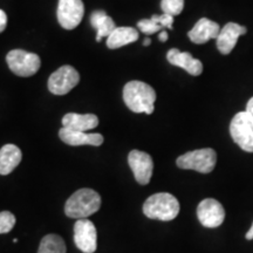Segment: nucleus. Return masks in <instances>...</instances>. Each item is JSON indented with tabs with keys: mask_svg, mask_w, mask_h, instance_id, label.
Instances as JSON below:
<instances>
[{
	"mask_svg": "<svg viewBox=\"0 0 253 253\" xmlns=\"http://www.w3.org/2000/svg\"><path fill=\"white\" fill-rule=\"evenodd\" d=\"M59 137L63 143L78 147V145H94L100 147L103 143V136L101 134H87L86 131H78L73 129L62 128L59 130Z\"/></svg>",
	"mask_w": 253,
	"mask_h": 253,
	"instance_id": "13",
	"label": "nucleus"
},
{
	"mask_svg": "<svg viewBox=\"0 0 253 253\" xmlns=\"http://www.w3.org/2000/svg\"><path fill=\"white\" fill-rule=\"evenodd\" d=\"M74 243L84 253H94L97 248L96 227L87 218L78 219L74 224Z\"/></svg>",
	"mask_w": 253,
	"mask_h": 253,
	"instance_id": "9",
	"label": "nucleus"
},
{
	"mask_svg": "<svg viewBox=\"0 0 253 253\" xmlns=\"http://www.w3.org/2000/svg\"><path fill=\"white\" fill-rule=\"evenodd\" d=\"M84 14L82 0H59L58 21L65 30H74L80 25Z\"/></svg>",
	"mask_w": 253,
	"mask_h": 253,
	"instance_id": "8",
	"label": "nucleus"
},
{
	"mask_svg": "<svg viewBox=\"0 0 253 253\" xmlns=\"http://www.w3.org/2000/svg\"><path fill=\"white\" fill-rule=\"evenodd\" d=\"M99 126V118L94 114H66L62 118L63 128L73 129L78 131H87L96 128Z\"/></svg>",
	"mask_w": 253,
	"mask_h": 253,
	"instance_id": "16",
	"label": "nucleus"
},
{
	"mask_svg": "<svg viewBox=\"0 0 253 253\" xmlns=\"http://www.w3.org/2000/svg\"><path fill=\"white\" fill-rule=\"evenodd\" d=\"M248 32L245 26L236 23L226 24L223 28H220L219 34L217 37V48L223 55H227L232 52L238 41L239 37L244 36Z\"/></svg>",
	"mask_w": 253,
	"mask_h": 253,
	"instance_id": "12",
	"label": "nucleus"
},
{
	"mask_svg": "<svg viewBox=\"0 0 253 253\" xmlns=\"http://www.w3.org/2000/svg\"><path fill=\"white\" fill-rule=\"evenodd\" d=\"M161 8H162L163 13L176 17L182 13L183 8H184V0H162Z\"/></svg>",
	"mask_w": 253,
	"mask_h": 253,
	"instance_id": "22",
	"label": "nucleus"
},
{
	"mask_svg": "<svg viewBox=\"0 0 253 253\" xmlns=\"http://www.w3.org/2000/svg\"><path fill=\"white\" fill-rule=\"evenodd\" d=\"M167 59L171 65L183 68L194 77H198L203 72V63L198 59H195L188 52H181L177 48H171L168 52Z\"/></svg>",
	"mask_w": 253,
	"mask_h": 253,
	"instance_id": "15",
	"label": "nucleus"
},
{
	"mask_svg": "<svg viewBox=\"0 0 253 253\" xmlns=\"http://www.w3.org/2000/svg\"><path fill=\"white\" fill-rule=\"evenodd\" d=\"M101 208V197L93 189H80L67 199L65 213L69 218L84 219L97 212Z\"/></svg>",
	"mask_w": 253,
	"mask_h": 253,
	"instance_id": "2",
	"label": "nucleus"
},
{
	"mask_svg": "<svg viewBox=\"0 0 253 253\" xmlns=\"http://www.w3.org/2000/svg\"><path fill=\"white\" fill-rule=\"evenodd\" d=\"M90 24L96 30V41L100 42L104 37L108 38L112 32L115 30V23L109 15L103 11H95L90 17Z\"/></svg>",
	"mask_w": 253,
	"mask_h": 253,
	"instance_id": "20",
	"label": "nucleus"
},
{
	"mask_svg": "<svg viewBox=\"0 0 253 253\" xmlns=\"http://www.w3.org/2000/svg\"><path fill=\"white\" fill-rule=\"evenodd\" d=\"M123 101L134 113H154L156 102V91L148 84L142 81H130L123 88Z\"/></svg>",
	"mask_w": 253,
	"mask_h": 253,
	"instance_id": "1",
	"label": "nucleus"
},
{
	"mask_svg": "<svg viewBox=\"0 0 253 253\" xmlns=\"http://www.w3.org/2000/svg\"><path fill=\"white\" fill-rule=\"evenodd\" d=\"M230 134L246 153H253V122L246 112H239L230 123Z\"/></svg>",
	"mask_w": 253,
	"mask_h": 253,
	"instance_id": "6",
	"label": "nucleus"
},
{
	"mask_svg": "<svg viewBox=\"0 0 253 253\" xmlns=\"http://www.w3.org/2000/svg\"><path fill=\"white\" fill-rule=\"evenodd\" d=\"M15 216L9 211H2L0 212V235L1 233H8L15 225Z\"/></svg>",
	"mask_w": 253,
	"mask_h": 253,
	"instance_id": "23",
	"label": "nucleus"
},
{
	"mask_svg": "<svg viewBox=\"0 0 253 253\" xmlns=\"http://www.w3.org/2000/svg\"><path fill=\"white\" fill-rule=\"evenodd\" d=\"M128 163L136 182L141 185L149 184L154 171V161L150 155L141 150H131L128 155Z\"/></svg>",
	"mask_w": 253,
	"mask_h": 253,
	"instance_id": "10",
	"label": "nucleus"
},
{
	"mask_svg": "<svg viewBox=\"0 0 253 253\" xmlns=\"http://www.w3.org/2000/svg\"><path fill=\"white\" fill-rule=\"evenodd\" d=\"M80 81V75L72 66H62L48 79V89L54 95H66Z\"/></svg>",
	"mask_w": 253,
	"mask_h": 253,
	"instance_id": "7",
	"label": "nucleus"
},
{
	"mask_svg": "<svg viewBox=\"0 0 253 253\" xmlns=\"http://www.w3.org/2000/svg\"><path fill=\"white\" fill-rule=\"evenodd\" d=\"M38 253H66V244L59 235L50 233L41 239Z\"/></svg>",
	"mask_w": 253,
	"mask_h": 253,
	"instance_id": "21",
	"label": "nucleus"
},
{
	"mask_svg": "<svg viewBox=\"0 0 253 253\" xmlns=\"http://www.w3.org/2000/svg\"><path fill=\"white\" fill-rule=\"evenodd\" d=\"M173 17L170 14L163 13L162 15H153L150 19H142L137 23V27L140 28L142 33L151 36V34L162 32L166 28L172 30Z\"/></svg>",
	"mask_w": 253,
	"mask_h": 253,
	"instance_id": "18",
	"label": "nucleus"
},
{
	"mask_svg": "<svg viewBox=\"0 0 253 253\" xmlns=\"http://www.w3.org/2000/svg\"><path fill=\"white\" fill-rule=\"evenodd\" d=\"M220 32V26L208 18H202L196 23L191 31H189L188 37L196 45H203L211 39H217Z\"/></svg>",
	"mask_w": 253,
	"mask_h": 253,
	"instance_id": "14",
	"label": "nucleus"
},
{
	"mask_svg": "<svg viewBox=\"0 0 253 253\" xmlns=\"http://www.w3.org/2000/svg\"><path fill=\"white\" fill-rule=\"evenodd\" d=\"M6 26H7V15L2 9H0V33L5 31Z\"/></svg>",
	"mask_w": 253,
	"mask_h": 253,
	"instance_id": "24",
	"label": "nucleus"
},
{
	"mask_svg": "<svg viewBox=\"0 0 253 253\" xmlns=\"http://www.w3.org/2000/svg\"><path fill=\"white\" fill-rule=\"evenodd\" d=\"M150 43H151V40H150V38H145L144 41H143V45H144V46H149Z\"/></svg>",
	"mask_w": 253,
	"mask_h": 253,
	"instance_id": "28",
	"label": "nucleus"
},
{
	"mask_svg": "<svg viewBox=\"0 0 253 253\" xmlns=\"http://www.w3.org/2000/svg\"><path fill=\"white\" fill-rule=\"evenodd\" d=\"M245 238L248 240H252L253 239V223H252V226L250 227V230L248 231V233H246Z\"/></svg>",
	"mask_w": 253,
	"mask_h": 253,
	"instance_id": "27",
	"label": "nucleus"
},
{
	"mask_svg": "<svg viewBox=\"0 0 253 253\" xmlns=\"http://www.w3.org/2000/svg\"><path fill=\"white\" fill-rule=\"evenodd\" d=\"M23 154L17 145L6 144L0 149V175L11 173L21 162Z\"/></svg>",
	"mask_w": 253,
	"mask_h": 253,
	"instance_id": "17",
	"label": "nucleus"
},
{
	"mask_svg": "<svg viewBox=\"0 0 253 253\" xmlns=\"http://www.w3.org/2000/svg\"><path fill=\"white\" fill-rule=\"evenodd\" d=\"M217 163V154L211 148H204L189 151L177 158V167L184 170H195L201 173H209L214 169Z\"/></svg>",
	"mask_w": 253,
	"mask_h": 253,
	"instance_id": "4",
	"label": "nucleus"
},
{
	"mask_svg": "<svg viewBox=\"0 0 253 253\" xmlns=\"http://www.w3.org/2000/svg\"><path fill=\"white\" fill-rule=\"evenodd\" d=\"M197 217L201 224L205 227H218L225 219V210L217 199L207 198L198 204Z\"/></svg>",
	"mask_w": 253,
	"mask_h": 253,
	"instance_id": "11",
	"label": "nucleus"
},
{
	"mask_svg": "<svg viewBox=\"0 0 253 253\" xmlns=\"http://www.w3.org/2000/svg\"><path fill=\"white\" fill-rule=\"evenodd\" d=\"M179 202L168 192H158L150 196L143 204V213L150 219L169 221L179 213Z\"/></svg>",
	"mask_w": 253,
	"mask_h": 253,
	"instance_id": "3",
	"label": "nucleus"
},
{
	"mask_svg": "<svg viewBox=\"0 0 253 253\" xmlns=\"http://www.w3.org/2000/svg\"><path fill=\"white\" fill-rule=\"evenodd\" d=\"M9 69L18 77L28 78L34 75L40 69L41 60L36 53H30L23 49H13L6 56Z\"/></svg>",
	"mask_w": 253,
	"mask_h": 253,
	"instance_id": "5",
	"label": "nucleus"
},
{
	"mask_svg": "<svg viewBox=\"0 0 253 253\" xmlns=\"http://www.w3.org/2000/svg\"><path fill=\"white\" fill-rule=\"evenodd\" d=\"M246 113H248V115L250 116V119L252 120L253 122V97H251V99L249 100L248 104H246Z\"/></svg>",
	"mask_w": 253,
	"mask_h": 253,
	"instance_id": "25",
	"label": "nucleus"
},
{
	"mask_svg": "<svg viewBox=\"0 0 253 253\" xmlns=\"http://www.w3.org/2000/svg\"><path fill=\"white\" fill-rule=\"evenodd\" d=\"M158 40L162 41V42H166V41L168 40V33L166 31H162L160 33V36H158Z\"/></svg>",
	"mask_w": 253,
	"mask_h": 253,
	"instance_id": "26",
	"label": "nucleus"
},
{
	"mask_svg": "<svg viewBox=\"0 0 253 253\" xmlns=\"http://www.w3.org/2000/svg\"><path fill=\"white\" fill-rule=\"evenodd\" d=\"M138 32L134 27H116L107 38V46L109 49L121 48L138 39Z\"/></svg>",
	"mask_w": 253,
	"mask_h": 253,
	"instance_id": "19",
	"label": "nucleus"
}]
</instances>
